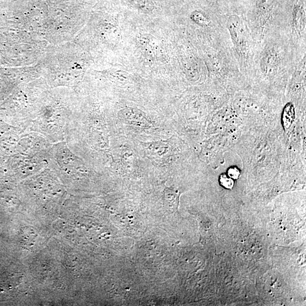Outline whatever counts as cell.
I'll return each instance as SVG.
<instances>
[{"label": "cell", "instance_id": "8992f818", "mask_svg": "<svg viewBox=\"0 0 306 306\" xmlns=\"http://www.w3.org/2000/svg\"><path fill=\"white\" fill-rule=\"evenodd\" d=\"M296 116L294 104L288 102L284 106L282 114V122L284 129H289L293 123Z\"/></svg>", "mask_w": 306, "mask_h": 306}, {"label": "cell", "instance_id": "277c9868", "mask_svg": "<svg viewBox=\"0 0 306 306\" xmlns=\"http://www.w3.org/2000/svg\"><path fill=\"white\" fill-rule=\"evenodd\" d=\"M168 140L149 143H142L146 156L150 159L163 163L170 156V147Z\"/></svg>", "mask_w": 306, "mask_h": 306}, {"label": "cell", "instance_id": "7a4b0ae2", "mask_svg": "<svg viewBox=\"0 0 306 306\" xmlns=\"http://www.w3.org/2000/svg\"><path fill=\"white\" fill-rule=\"evenodd\" d=\"M224 23L231 43L234 56L241 73L249 80L257 43L248 26L246 17H241L236 14L224 16Z\"/></svg>", "mask_w": 306, "mask_h": 306}, {"label": "cell", "instance_id": "5b68a950", "mask_svg": "<svg viewBox=\"0 0 306 306\" xmlns=\"http://www.w3.org/2000/svg\"><path fill=\"white\" fill-rule=\"evenodd\" d=\"M120 119L125 124L136 127L149 128L152 122L141 110L128 108L120 111Z\"/></svg>", "mask_w": 306, "mask_h": 306}, {"label": "cell", "instance_id": "52a82bcc", "mask_svg": "<svg viewBox=\"0 0 306 306\" xmlns=\"http://www.w3.org/2000/svg\"><path fill=\"white\" fill-rule=\"evenodd\" d=\"M219 181L220 185L226 189H232L235 186L234 180L225 174H222L219 176Z\"/></svg>", "mask_w": 306, "mask_h": 306}, {"label": "cell", "instance_id": "6da1fadb", "mask_svg": "<svg viewBox=\"0 0 306 306\" xmlns=\"http://www.w3.org/2000/svg\"><path fill=\"white\" fill-rule=\"evenodd\" d=\"M301 58L282 32L270 28L256 46L249 80L271 84L286 82Z\"/></svg>", "mask_w": 306, "mask_h": 306}, {"label": "cell", "instance_id": "3957f363", "mask_svg": "<svg viewBox=\"0 0 306 306\" xmlns=\"http://www.w3.org/2000/svg\"><path fill=\"white\" fill-rule=\"evenodd\" d=\"M204 57L208 73L215 80L239 82L246 79L241 73L231 45L207 43Z\"/></svg>", "mask_w": 306, "mask_h": 306}, {"label": "cell", "instance_id": "ba28073f", "mask_svg": "<svg viewBox=\"0 0 306 306\" xmlns=\"http://www.w3.org/2000/svg\"><path fill=\"white\" fill-rule=\"evenodd\" d=\"M228 175L233 180L238 179L240 175L239 169L235 166L230 167L228 170Z\"/></svg>", "mask_w": 306, "mask_h": 306}]
</instances>
